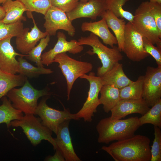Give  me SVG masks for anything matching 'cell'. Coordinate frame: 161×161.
<instances>
[{
  "label": "cell",
  "instance_id": "15",
  "mask_svg": "<svg viewBox=\"0 0 161 161\" xmlns=\"http://www.w3.org/2000/svg\"><path fill=\"white\" fill-rule=\"evenodd\" d=\"M70 120H66L59 125L56 137L54 139L57 148L62 154L65 161H80L75 151L70 135L69 125Z\"/></svg>",
  "mask_w": 161,
  "mask_h": 161
},
{
  "label": "cell",
  "instance_id": "23",
  "mask_svg": "<svg viewBox=\"0 0 161 161\" xmlns=\"http://www.w3.org/2000/svg\"><path fill=\"white\" fill-rule=\"evenodd\" d=\"M100 92V104L104 112L108 113L120 100V89L110 85H103Z\"/></svg>",
  "mask_w": 161,
  "mask_h": 161
},
{
  "label": "cell",
  "instance_id": "31",
  "mask_svg": "<svg viewBox=\"0 0 161 161\" xmlns=\"http://www.w3.org/2000/svg\"><path fill=\"white\" fill-rule=\"evenodd\" d=\"M50 40V36L48 34L40 40L38 44L30 51L26 57L29 60L35 63L37 66L44 67L41 61V53L48 45Z\"/></svg>",
  "mask_w": 161,
  "mask_h": 161
},
{
  "label": "cell",
  "instance_id": "11",
  "mask_svg": "<svg viewBox=\"0 0 161 161\" xmlns=\"http://www.w3.org/2000/svg\"><path fill=\"white\" fill-rule=\"evenodd\" d=\"M44 16L45 21L44 26L45 32L50 36L55 35L57 31L59 30L67 32L71 36L75 35V29L72 21L62 10L52 6Z\"/></svg>",
  "mask_w": 161,
  "mask_h": 161
},
{
  "label": "cell",
  "instance_id": "32",
  "mask_svg": "<svg viewBox=\"0 0 161 161\" xmlns=\"http://www.w3.org/2000/svg\"><path fill=\"white\" fill-rule=\"evenodd\" d=\"M30 12H35L44 16L52 6L50 0H19Z\"/></svg>",
  "mask_w": 161,
  "mask_h": 161
},
{
  "label": "cell",
  "instance_id": "36",
  "mask_svg": "<svg viewBox=\"0 0 161 161\" xmlns=\"http://www.w3.org/2000/svg\"><path fill=\"white\" fill-rule=\"evenodd\" d=\"M150 11L154 18L158 30L161 34V4L149 1Z\"/></svg>",
  "mask_w": 161,
  "mask_h": 161
},
{
  "label": "cell",
  "instance_id": "26",
  "mask_svg": "<svg viewBox=\"0 0 161 161\" xmlns=\"http://www.w3.org/2000/svg\"><path fill=\"white\" fill-rule=\"evenodd\" d=\"M143 80L144 75H140L137 80L120 89V100L142 98Z\"/></svg>",
  "mask_w": 161,
  "mask_h": 161
},
{
  "label": "cell",
  "instance_id": "9",
  "mask_svg": "<svg viewBox=\"0 0 161 161\" xmlns=\"http://www.w3.org/2000/svg\"><path fill=\"white\" fill-rule=\"evenodd\" d=\"M50 95L43 96L38 104L35 114L41 119L42 124L48 128L56 134L59 125L67 120H77L74 114L71 113L68 109L64 107V110L60 111L49 106L46 103Z\"/></svg>",
  "mask_w": 161,
  "mask_h": 161
},
{
  "label": "cell",
  "instance_id": "18",
  "mask_svg": "<svg viewBox=\"0 0 161 161\" xmlns=\"http://www.w3.org/2000/svg\"><path fill=\"white\" fill-rule=\"evenodd\" d=\"M33 27L29 31V28H24L22 34L16 37L15 43L17 49L22 54H27L35 47L37 43L48 34L46 32L41 31L38 27L32 15Z\"/></svg>",
  "mask_w": 161,
  "mask_h": 161
},
{
  "label": "cell",
  "instance_id": "7",
  "mask_svg": "<svg viewBox=\"0 0 161 161\" xmlns=\"http://www.w3.org/2000/svg\"><path fill=\"white\" fill-rule=\"evenodd\" d=\"M54 62L58 64V66L66 79L67 99L69 100L71 91L75 81L82 75L91 71L93 65L90 63L72 58L66 52L57 55L53 60V62Z\"/></svg>",
  "mask_w": 161,
  "mask_h": 161
},
{
  "label": "cell",
  "instance_id": "27",
  "mask_svg": "<svg viewBox=\"0 0 161 161\" xmlns=\"http://www.w3.org/2000/svg\"><path fill=\"white\" fill-rule=\"evenodd\" d=\"M19 56L18 61L19 63L18 73L19 74L29 78L37 77L42 74H48L52 73L53 71L50 69H47L44 67H35L28 62L23 58Z\"/></svg>",
  "mask_w": 161,
  "mask_h": 161
},
{
  "label": "cell",
  "instance_id": "29",
  "mask_svg": "<svg viewBox=\"0 0 161 161\" xmlns=\"http://www.w3.org/2000/svg\"><path fill=\"white\" fill-rule=\"evenodd\" d=\"M107 10L112 12L116 16L125 18L132 23L134 15L129 11L125 10L123 6L129 0H105Z\"/></svg>",
  "mask_w": 161,
  "mask_h": 161
},
{
  "label": "cell",
  "instance_id": "30",
  "mask_svg": "<svg viewBox=\"0 0 161 161\" xmlns=\"http://www.w3.org/2000/svg\"><path fill=\"white\" fill-rule=\"evenodd\" d=\"M24 29L23 24L21 21L9 24L0 22V41L9 37L20 36Z\"/></svg>",
  "mask_w": 161,
  "mask_h": 161
},
{
  "label": "cell",
  "instance_id": "35",
  "mask_svg": "<svg viewBox=\"0 0 161 161\" xmlns=\"http://www.w3.org/2000/svg\"><path fill=\"white\" fill-rule=\"evenodd\" d=\"M52 6L57 7L66 13L74 9L79 2V0H50Z\"/></svg>",
  "mask_w": 161,
  "mask_h": 161
},
{
  "label": "cell",
  "instance_id": "5",
  "mask_svg": "<svg viewBox=\"0 0 161 161\" xmlns=\"http://www.w3.org/2000/svg\"><path fill=\"white\" fill-rule=\"evenodd\" d=\"M10 126L20 127L27 138L34 146L40 143L43 140L48 141L53 146L54 150L57 147L54 138L52 136V131L44 125L39 117L34 114H27L19 120H12Z\"/></svg>",
  "mask_w": 161,
  "mask_h": 161
},
{
  "label": "cell",
  "instance_id": "12",
  "mask_svg": "<svg viewBox=\"0 0 161 161\" xmlns=\"http://www.w3.org/2000/svg\"><path fill=\"white\" fill-rule=\"evenodd\" d=\"M161 66H147L144 75L143 98L149 107L161 99Z\"/></svg>",
  "mask_w": 161,
  "mask_h": 161
},
{
  "label": "cell",
  "instance_id": "13",
  "mask_svg": "<svg viewBox=\"0 0 161 161\" xmlns=\"http://www.w3.org/2000/svg\"><path fill=\"white\" fill-rule=\"evenodd\" d=\"M57 37L58 41L54 47L41 55L43 65L48 66L52 64L55 56L59 54L68 52L75 54L80 52L83 49V46L79 45L76 40L67 41L66 36L62 32H58Z\"/></svg>",
  "mask_w": 161,
  "mask_h": 161
},
{
  "label": "cell",
  "instance_id": "21",
  "mask_svg": "<svg viewBox=\"0 0 161 161\" xmlns=\"http://www.w3.org/2000/svg\"><path fill=\"white\" fill-rule=\"evenodd\" d=\"M103 85H110L120 89L133 82L125 75L122 64L118 62L100 77Z\"/></svg>",
  "mask_w": 161,
  "mask_h": 161
},
{
  "label": "cell",
  "instance_id": "14",
  "mask_svg": "<svg viewBox=\"0 0 161 161\" xmlns=\"http://www.w3.org/2000/svg\"><path fill=\"white\" fill-rule=\"evenodd\" d=\"M106 10L105 0H89L85 2L79 1L76 7L66 14L72 21L80 18L95 20Z\"/></svg>",
  "mask_w": 161,
  "mask_h": 161
},
{
  "label": "cell",
  "instance_id": "20",
  "mask_svg": "<svg viewBox=\"0 0 161 161\" xmlns=\"http://www.w3.org/2000/svg\"><path fill=\"white\" fill-rule=\"evenodd\" d=\"M2 6L5 12V16L0 22L9 24L26 21L23 14L28 10L19 0H7L2 4Z\"/></svg>",
  "mask_w": 161,
  "mask_h": 161
},
{
  "label": "cell",
  "instance_id": "10",
  "mask_svg": "<svg viewBox=\"0 0 161 161\" xmlns=\"http://www.w3.org/2000/svg\"><path fill=\"white\" fill-rule=\"evenodd\" d=\"M122 52L134 62H139L149 55L144 49L143 36L129 21L125 26Z\"/></svg>",
  "mask_w": 161,
  "mask_h": 161
},
{
  "label": "cell",
  "instance_id": "38",
  "mask_svg": "<svg viewBox=\"0 0 161 161\" xmlns=\"http://www.w3.org/2000/svg\"><path fill=\"white\" fill-rule=\"evenodd\" d=\"M5 16V12L2 6L0 5V21Z\"/></svg>",
  "mask_w": 161,
  "mask_h": 161
},
{
  "label": "cell",
  "instance_id": "41",
  "mask_svg": "<svg viewBox=\"0 0 161 161\" xmlns=\"http://www.w3.org/2000/svg\"><path fill=\"white\" fill-rule=\"evenodd\" d=\"M89 0H80V1L81 2H85L88 1Z\"/></svg>",
  "mask_w": 161,
  "mask_h": 161
},
{
  "label": "cell",
  "instance_id": "40",
  "mask_svg": "<svg viewBox=\"0 0 161 161\" xmlns=\"http://www.w3.org/2000/svg\"><path fill=\"white\" fill-rule=\"evenodd\" d=\"M7 0H0V4L4 3Z\"/></svg>",
  "mask_w": 161,
  "mask_h": 161
},
{
  "label": "cell",
  "instance_id": "39",
  "mask_svg": "<svg viewBox=\"0 0 161 161\" xmlns=\"http://www.w3.org/2000/svg\"><path fill=\"white\" fill-rule=\"evenodd\" d=\"M149 1L152 2H157L161 4V0H149Z\"/></svg>",
  "mask_w": 161,
  "mask_h": 161
},
{
  "label": "cell",
  "instance_id": "33",
  "mask_svg": "<svg viewBox=\"0 0 161 161\" xmlns=\"http://www.w3.org/2000/svg\"><path fill=\"white\" fill-rule=\"evenodd\" d=\"M154 138L151 148L150 161H161V131L157 126H154Z\"/></svg>",
  "mask_w": 161,
  "mask_h": 161
},
{
  "label": "cell",
  "instance_id": "22",
  "mask_svg": "<svg viewBox=\"0 0 161 161\" xmlns=\"http://www.w3.org/2000/svg\"><path fill=\"white\" fill-rule=\"evenodd\" d=\"M105 19L107 25L115 35L118 47L122 51L124 43V32L126 22L124 19L116 16L112 12L106 10L101 16Z\"/></svg>",
  "mask_w": 161,
  "mask_h": 161
},
{
  "label": "cell",
  "instance_id": "8",
  "mask_svg": "<svg viewBox=\"0 0 161 161\" xmlns=\"http://www.w3.org/2000/svg\"><path fill=\"white\" fill-rule=\"evenodd\" d=\"M80 78L87 80L89 82V88L88 97L81 109L75 115L77 120L83 118L85 122H91L97 109L100 104L98 95L103 85L100 77L96 76L94 72H91L88 75L84 74Z\"/></svg>",
  "mask_w": 161,
  "mask_h": 161
},
{
  "label": "cell",
  "instance_id": "16",
  "mask_svg": "<svg viewBox=\"0 0 161 161\" xmlns=\"http://www.w3.org/2000/svg\"><path fill=\"white\" fill-rule=\"evenodd\" d=\"M12 38L9 37L0 41V70L16 74L19 69V63L16 57H26L27 54H19L15 51L11 44Z\"/></svg>",
  "mask_w": 161,
  "mask_h": 161
},
{
  "label": "cell",
  "instance_id": "6",
  "mask_svg": "<svg viewBox=\"0 0 161 161\" xmlns=\"http://www.w3.org/2000/svg\"><path fill=\"white\" fill-rule=\"evenodd\" d=\"M131 23L143 36L161 49V34L150 11L148 1L142 2L138 6Z\"/></svg>",
  "mask_w": 161,
  "mask_h": 161
},
{
  "label": "cell",
  "instance_id": "1",
  "mask_svg": "<svg viewBox=\"0 0 161 161\" xmlns=\"http://www.w3.org/2000/svg\"><path fill=\"white\" fill-rule=\"evenodd\" d=\"M150 139L140 134L113 143L101 149L109 154L115 161H150Z\"/></svg>",
  "mask_w": 161,
  "mask_h": 161
},
{
  "label": "cell",
  "instance_id": "37",
  "mask_svg": "<svg viewBox=\"0 0 161 161\" xmlns=\"http://www.w3.org/2000/svg\"><path fill=\"white\" fill-rule=\"evenodd\" d=\"M55 152L53 156L49 155L47 157L45 161H65V159L60 151L56 149Z\"/></svg>",
  "mask_w": 161,
  "mask_h": 161
},
{
  "label": "cell",
  "instance_id": "2",
  "mask_svg": "<svg viewBox=\"0 0 161 161\" xmlns=\"http://www.w3.org/2000/svg\"><path fill=\"white\" fill-rule=\"evenodd\" d=\"M140 126L139 118L132 117L125 119H113L109 117L101 119L96 129L98 134L97 141L108 144L114 141L122 140L134 135Z\"/></svg>",
  "mask_w": 161,
  "mask_h": 161
},
{
  "label": "cell",
  "instance_id": "28",
  "mask_svg": "<svg viewBox=\"0 0 161 161\" xmlns=\"http://www.w3.org/2000/svg\"><path fill=\"white\" fill-rule=\"evenodd\" d=\"M140 126L151 124L161 128V99L158 100L142 117L139 118Z\"/></svg>",
  "mask_w": 161,
  "mask_h": 161
},
{
  "label": "cell",
  "instance_id": "17",
  "mask_svg": "<svg viewBox=\"0 0 161 161\" xmlns=\"http://www.w3.org/2000/svg\"><path fill=\"white\" fill-rule=\"evenodd\" d=\"M150 109L143 98L120 100L111 110L110 117L113 119H121L128 115L136 113L143 115Z\"/></svg>",
  "mask_w": 161,
  "mask_h": 161
},
{
  "label": "cell",
  "instance_id": "4",
  "mask_svg": "<svg viewBox=\"0 0 161 161\" xmlns=\"http://www.w3.org/2000/svg\"><path fill=\"white\" fill-rule=\"evenodd\" d=\"M49 91L47 88L40 90L35 89L27 79L21 88L12 89L6 96L15 108L25 114H34L38 99L50 95L51 93Z\"/></svg>",
  "mask_w": 161,
  "mask_h": 161
},
{
  "label": "cell",
  "instance_id": "25",
  "mask_svg": "<svg viewBox=\"0 0 161 161\" xmlns=\"http://www.w3.org/2000/svg\"><path fill=\"white\" fill-rule=\"evenodd\" d=\"M1 99L2 103L0 106V124L5 123L9 128L11 121L19 120L24 115L21 111L13 107L11 102L7 97L5 96Z\"/></svg>",
  "mask_w": 161,
  "mask_h": 161
},
{
  "label": "cell",
  "instance_id": "24",
  "mask_svg": "<svg viewBox=\"0 0 161 161\" xmlns=\"http://www.w3.org/2000/svg\"><path fill=\"white\" fill-rule=\"evenodd\" d=\"M27 79L20 74H12L0 70V99L12 89L22 86Z\"/></svg>",
  "mask_w": 161,
  "mask_h": 161
},
{
  "label": "cell",
  "instance_id": "34",
  "mask_svg": "<svg viewBox=\"0 0 161 161\" xmlns=\"http://www.w3.org/2000/svg\"><path fill=\"white\" fill-rule=\"evenodd\" d=\"M143 42L145 51L154 58L158 66H161V49L155 47L150 41L143 36Z\"/></svg>",
  "mask_w": 161,
  "mask_h": 161
},
{
  "label": "cell",
  "instance_id": "19",
  "mask_svg": "<svg viewBox=\"0 0 161 161\" xmlns=\"http://www.w3.org/2000/svg\"><path fill=\"white\" fill-rule=\"evenodd\" d=\"M83 32L89 31L100 37L103 42L112 47L114 44H117V39L110 31L105 18H102L100 20L95 22H84L81 26Z\"/></svg>",
  "mask_w": 161,
  "mask_h": 161
},
{
  "label": "cell",
  "instance_id": "3",
  "mask_svg": "<svg viewBox=\"0 0 161 161\" xmlns=\"http://www.w3.org/2000/svg\"><path fill=\"white\" fill-rule=\"evenodd\" d=\"M79 45H87L92 48L87 52L91 55L96 54L102 65L97 70V76L101 77L109 70L116 63L121 60L123 56L118 47L115 46L110 48L103 45L98 36L91 32L87 37H81L78 39Z\"/></svg>",
  "mask_w": 161,
  "mask_h": 161
}]
</instances>
